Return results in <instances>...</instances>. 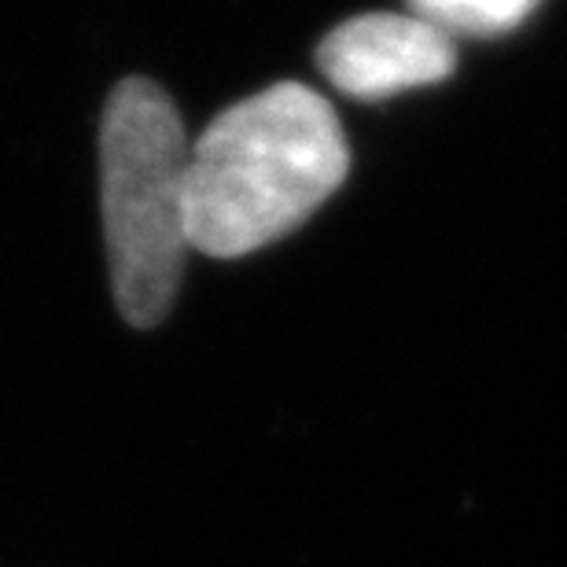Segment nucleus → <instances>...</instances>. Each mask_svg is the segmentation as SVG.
Instances as JSON below:
<instances>
[{"instance_id":"1","label":"nucleus","mask_w":567,"mask_h":567,"mask_svg":"<svg viewBox=\"0 0 567 567\" xmlns=\"http://www.w3.org/2000/svg\"><path fill=\"white\" fill-rule=\"evenodd\" d=\"M350 144L336 107L299 82L221 111L188 147V247L240 258L280 240L347 181Z\"/></svg>"},{"instance_id":"4","label":"nucleus","mask_w":567,"mask_h":567,"mask_svg":"<svg viewBox=\"0 0 567 567\" xmlns=\"http://www.w3.org/2000/svg\"><path fill=\"white\" fill-rule=\"evenodd\" d=\"M410 16L446 38H502L513 33L542 0H405Z\"/></svg>"},{"instance_id":"3","label":"nucleus","mask_w":567,"mask_h":567,"mask_svg":"<svg viewBox=\"0 0 567 567\" xmlns=\"http://www.w3.org/2000/svg\"><path fill=\"white\" fill-rule=\"evenodd\" d=\"M317 66L350 100H388L446 82L457 66V44L416 16L369 11L324 33Z\"/></svg>"},{"instance_id":"2","label":"nucleus","mask_w":567,"mask_h":567,"mask_svg":"<svg viewBox=\"0 0 567 567\" xmlns=\"http://www.w3.org/2000/svg\"><path fill=\"white\" fill-rule=\"evenodd\" d=\"M185 166V126L166 89L118 82L100 122V203L111 288L133 328H155L177 299L188 255Z\"/></svg>"}]
</instances>
